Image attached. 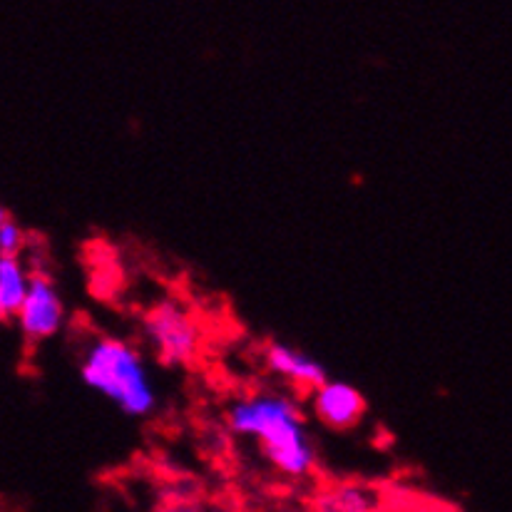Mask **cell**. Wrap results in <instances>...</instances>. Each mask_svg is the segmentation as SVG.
Segmentation results:
<instances>
[{"label":"cell","instance_id":"cell-1","mask_svg":"<svg viewBox=\"0 0 512 512\" xmlns=\"http://www.w3.org/2000/svg\"><path fill=\"white\" fill-rule=\"evenodd\" d=\"M227 423L237 435L259 440L264 455L279 473L304 478L314 470V440L291 398L269 391L237 398L229 403Z\"/></svg>","mask_w":512,"mask_h":512},{"label":"cell","instance_id":"cell-2","mask_svg":"<svg viewBox=\"0 0 512 512\" xmlns=\"http://www.w3.org/2000/svg\"><path fill=\"white\" fill-rule=\"evenodd\" d=\"M80 378L97 396L115 403L125 416H150L157 406V391L142 353L132 343L100 336L87 346Z\"/></svg>","mask_w":512,"mask_h":512},{"label":"cell","instance_id":"cell-3","mask_svg":"<svg viewBox=\"0 0 512 512\" xmlns=\"http://www.w3.org/2000/svg\"><path fill=\"white\" fill-rule=\"evenodd\" d=\"M142 331L152 343L155 356L165 366L192 363L199 351V339H202L197 321L174 299H162L150 306L142 316Z\"/></svg>","mask_w":512,"mask_h":512},{"label":"cell","instance_id":"cell-4","mask_svg":"<svg viewBox=\"0 0 512 512\" xmlns=\"http://www.w3.org/2000/svg\"><path fill=\"white\" fill-rule=\"evenodd\" d=\"M63 319L65 309L53 279L43 271H35L33 279H30L28 299H25L23 309L15 316L20 334L28 343H40L58 334Z\"/></svg>","mask_w":512,"mask_h":512},{"label":"cell","instance_id":"cell-5","mask_svg":"<svg viewBox=\"0 0 512 512\" xmlns=\"http://www.w3.org/2000/svg\"><path fill=\"white\" fill-rule=\"evenodd\" d=\"M314 416L324 426L334 430H348L361 421L366 411V401L351 383L326 381L314 391Z\"/></svg>","mask_w":512,"mask_h":512},{"label":"cell","instance_id":"cell-6","mask_svg":"<svg viewBox=\"0 0 512 512\" xmlns=\"http://www.w3.org/2000/svg\"><path fill=\"white\" fill-rule=\"evenodd\" d=\"M264 361L274 376H281L284 381L294 383L296 388H309L311 393L329 381L326 368L316 358L306 356L299 348L286 346V343H271L264 351Z\"/></svg>","mask_w":512,"mask_h":512},{"label":"cell","instance_id":"cell-7","mask_svg":"<svg viewBox=\"0 0 512 512\" xmlns=\"http://www.w3.org/2000/svg\"><path fill=\"white\" fill-rule=\"evenodd\" d=\"M30 279L33 274H28L20 256H0V314L5 321L15 319L18 311L23 309L30 291Z\"/></svg>","mask_w":512,"mask_h":512},{"label":"cell","instance_id":"cell-8","mask_svg":"<svg viewBox=\"0 0 512 512\" xmlns=\"http://www.w3.org/2000/svg\"><path fill=\"white\" fill-rule=\"evenodd\" d=\"M378 498L373 490L346 485V488L326 493L319 500V512H376Z\"/></svg>","mask_w":512,"mask_h":512},{"label":"cell","instance_id":"cell-9","mask_svg":"<svg viewBox=\"0 0 512 512\" xmlns=\"http://www.w3.org/2000/svg\"><path fill=\"white\" fill-rule=\"evenodd\" d=\"M23 244V227H20V224L3 209V214H0V256H18Z\"/></svg>","mask_w":512,"mask_h":512},{"label":"cell","instance_id":"cell-10","mask_svg":"<svg viewBox=\"0 0 512 512\" xmlns=\"http://www.w3.org/2000/svg\"><path fill=\"white\" fill-rule=\"evenodd\" d=\"M167 512H202V510L192 508V505H174V508H170Z\"/></svg>","mask_w":512,"mask_h":512}]
</instances>
